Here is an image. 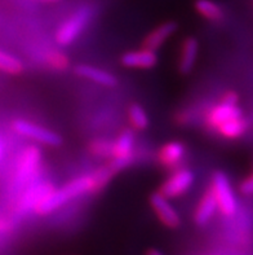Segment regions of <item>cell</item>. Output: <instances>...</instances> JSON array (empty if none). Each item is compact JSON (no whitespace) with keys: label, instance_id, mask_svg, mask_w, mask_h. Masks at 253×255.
<instances>
[{"label":"cell","instance_id":"6da1fadb","mask_svg":"<svg viewBox=\"0 0 253 255\" xmlns=\"http://www.w3.org/2000/svg\"><path fill=\"white\" fill-rule=\"evenodd\" d=\"M92 191V179L90 175L81 176L74 180H71L66 185H64L60 189H53L49 193H47L42 200L39 201L34 210L39 215H48L55 210L68 204L69 201L74 200L75 197H79L84 193H90Z\"/></svg>","mask_w":253,"mask_h":255},{"label":"cell","instance_id":"7a4b0ae2","mask_svg":"<svg viewBox=\"0 0 253 255\" xmlns=\"http://www.w3.org/2000/svg\"><path fill=\"white\" fill-rule=\"evenodd\" d=\"M243 112L238 107V95L235 92H228L222 96L221 101L207 112L205 125L211 129L217 131L218 127L229 121L242 118Z\"/></svg>","mask_w":253,"mask_h":255},{"label":"cell","instance_id":"3957f363","mask_svg":"<svg viewBox=\"0 0 253 255\" xmlns=\"http://www.w3.org/2000/svg\"><path fill=\"white\" fill-rule=\"evenodd\" d=\"M93 12L88 6H82L81 9L73 13L56 32V42L60 45H70L83 32L84 27L89 23Z\"/></svg>","mask_w":253,"mask_h":255},{"label":"cell","instance_id":"277c9868","mask_svg":"<svg viewBox=\"0 0 253 255\" xmlns=\"http://www.w3.org/2000/svg\"><path fill=\"white\" fill-rule=\"evenodd\" d=\"M211 189L217 201L218 210L226 217H231L237 213L238 202L228 175L224 171H216L212 176Z\"/></svg>","mask_w":253,"mask_h":255},{"label":"cell","instance_id":"5b68a950","mask_svg":"<svg viewBox=\"0 0 253 255\" xmlns=\"http://www.w3.org/2000/svg\"><path fill=\"white\" fill-rule=\"evenodd\" d=\"M13 128L19 135L26 136L29 139L44 144L48 146H60L62 144V137L57 132L49 128L39 126L25 120H17L13 123Z\"/></svg>","mask_w":253,"mask_h":255},{"label":"cell","instance_id":"8992f818","mask_svg":"<svg viewBox=\"0 0 253 255\" xmlns=\"http://www.w3.org/2000/svg\"><path fill=\"white\" fill-rule=\"evenodd\" d=\"M195 175L189 168H179L170 175L167 180L161 185V192L164 197L177 198L185 194L194 184Z\"/></svg>","mask_w":253,"mask_h":255},{"label":"cell","instance_id":"52a82bcc","mask_svg":"<svg viewBox=\"0 0 253 255\" xmlns=\"http://www.w3.org/2000/svg\"><path fill=\"white\" fill-rule=\"evenodd\" d=\"M149 201H150V205L154 213L157 214L158 219L161 220L167 228L176 230V228L181 226V218H179L178 213L170 205L169 200L167 197H164L161 192L158 191L151 193Z\"/></svg>","mask_w":253,"mask_h":255},{"label":"cell","instance_id":"ba28073f","mask_svg":"<svg viewBox=\"0 0 253 255\" xmlns=\"http://www.w3.org/2000/svg\"><path fill=\"white\" fill-rule=\"evenodd\" d=\"M40 158H42V154H40V150L38 148L29 146L26 149L18 162L16 179H14V187L22 188L34 176V174L38 170Z\"/></svg>","mask_w":253,"mask_h":255},{"label":"cell","instance_id":"9c48e42d","mask_svg":"<svg viewBox=\"0 0 253 255\" xmlns=\"http://www.w3.org/2000/svg\"><path fill=\"white\" fill-rule=\"evenodd\" d=\"M120 62L129 69H153L158 64V55L155 51L142 47L138 51L125 52L120 57Z\"/></svg>","mask_w":253,"mask_h":255},{"label":"cell","instance_id":"30bf717a","mask_svg":"<svg viewBox=\"0 0 253 255\" xmlns=\"http://www.w3.org/2000/svg\"><path fill=\"white\" fill-rule=\"evenodd\" d=\"M75 74L82 78H85V79H89V81L94 82L97 84L105 86V87H115L118 84V79H116L115 75L101 68L92 66V65H77L75 66Z\"/></svg>","mask_w":253,"mask_h":255},{"label":"cell","instance_id":"8fae6325","mask_svg":"<svg viewBox=\"0 0 253 255\" xmlns=\"http://www.w3.org/2000/svg\"><path fill=\"white\" fill-rule=\"evenodd\" d=\"M177 29H178V25L174 21H168V22L162 23L158 27H155L145 38L144 43H142V47L157 52L177 31Z\"/></svg>","mask_w":253,"mask_h":255},{"label":"cell","instance_id":"7c38bea8","mask_svg":"<svg viewBox=\"0 0 253 255\" xmlns=\"http://www.w3.org/2000/svg\"><path fill=\"white\" fill-rule=\"evenodd\" d=\"M186 153V148L181 141H169L158 153V161L163 167L176 168L181 163Z\"/></svg>","mask_w":253,"mask_h":255},{"label":"cell","instance_id":"4fadbf2b","mask_svg":"<svg viewBox=\"0 0 253 255\" xmlns=\"http://www.w3.org/2000/svg\"><path fill=\"white\" fill-rule=\"evenodd\" d=\"M218 209L217 201L215 198V194L212 192L211 187L207 188V191L204 192L203 197L199 201L198 206L194 213V222L198 226L203 227L207 223H209V220L213 218Z\"/></svg>","mask_w":253,"mask_h":255},{"label":"cell","instance_id":"5bb4252c","mask_svg":"<svg viewBox=\"0 0 253 255\" xmlns=\"http://www.w3.org/2000/svg\"><path fill=\"white\" fill-rule=\"evenodd\" d=\"M199 53V42L194 36L186 38L181 47V55H179L178 61V71L181 74L186 75L191 73V70L195 66L196 58Z\"/></svg>","mask_w":253,"mask_h":255},{"label":"cell","instance_id":"9a60e30c","mask_svg":"<svg viewBox=\"0 0 253 255\" xmlns=\"http://www.w3.org/2000/svg\"><path fill=\"white\" fill-rule=\"evenodd\" d=\"M135 132L132 129H124L114 141L112 158H124L135 161Z\"/></svg>","mask_w":253,"mask_h":255},{"label":"cell","instance_id":"2e32d148","mask_svg":"<svg viewBox=\"0 0 253 255\" xmlns=\"http://www.w3.org/2000/svg\"><path fill=\"white\" fill-rule=\"evenodd\" d=\"M194 6L200 16L209 19V21L217 22V21H221L225 16L224 9L213 0H195Z\"/></svg>","mask_w":253,"mask_h":255},{"label":"cell","instance_id":"e0dca14e","mask_svg":"<svg viewBox=\"0 0 253 255\" xmlns=\"http://www.w3.org/2000/svg\"><path fill=\"white\" fill-rule=\"evenodd\" d=\"M248 129V122L247 120L242 118H237V120L229 121V122L224 123L222 126L218 127L217 132L221 133L226 139H238L243 136L247 132Z\"/></svg>","mask_w":253,"mask_h":255},{"label":"cell","instance_id":"ac0fdd59","mask_svg":"<svg viewBox=\"0 0 253 255\" xmlns=\"http://www.w3.org/2000/svg\"><path fill=\"white\" fill-rule=\"evenodd\" d=\"M128 117L132 127L137 129V131H145L150 126V120H149L146 110L141 105H138V104H133V105L129 107Z\"/></svg>","mask_w":253,"mask_h":255},{"label":"cell","instance_id":"d6986e66","mask_svg":"<svg viewBox=\"0 0 253 255\" xmlns=\"http://www.w3.org/2000/svg\"><path fill=\"white\" fill-rule=\"evenodd\" d=\"M49 185H38V187L31 188L27 193H26L25 197L21 201V207H23V210H29V209H35L36 205L39 204V201L44 197L45 194L49 193L52 189H49Z\"/></svg>","mask_w":253,"mask_h":255},{"label":"cell","instance_id":"ffe728a7","mask_svg":"<svg viewBox=\"0 0 253 255\" xmlns=\"http://www.w3.org/2000/svg\"><path fill=\"white\" fill-rule=\"evenodd\" d=\"M114 175L115 174L111 171V168L109 166L97 168L96 171L90 175V179H92V191H90V193H98L99 191H102L103 188L109 184V181L111 180Z\"/></svg>","mask_w":253,"mask_h":255},{"label":"cell","instance_id":"44dd1931","mask_svg":"<svg viewBox=\"0 0 253 255\" xmlns=\"http://www.w3.org/2000/svg\"><path fill=\"white\" fill-rule=\"evenodd\" d=\"M0 70L13 75L21 74L23 71V64L14 56L0 51Z\"/></svg>","mask_w":253,"mask_h":255},{"label":"cell","instance_id":"7402d4cb","mask_svg":"<svg viewBox=\"0 0 253 255\" xmlns=\"http://www.w3.org/2000/svg\"><path fill=\"white\" fill-rule=\"evenodd\" d=\"M112 149H114V141L105 137H98L89 142V150L92 154L97 155V157H111Z\"/></svg>","mask_w":253,"mask_h":255},{"label":"cell","instance_id":"603a6c76","mask_svg":"<svg viewBox=\"0 0 253 255\" xmlns=\"http://www.w3.org/2000/svg\"><path fill=\"white\" fill-rule=\"evenodd\" d=\"M47 64L51 68L56 69V70H65L69 66V58L68 56L61 53V52H51L47 55Z\"/></svg>","mask_w":253,"mask_h":255},{"label":"cell","instance_id":"cb8c5ba5","mask_svg":"<svg viewBox=\"0 0 253 255\" xmlns=\"http://www.w3.org/2000/svg\"><path fill=\"white\" fill-rule=\"evenodd\" d=\"M239 189H241V193L244 194V196H253V174L242 181Z\"/></svg>","mask_w":253,"mask_h":255},{"label":"cell","instance_id":"d4e9b609","mask_svg":"<svg viewBox=\"0 0 253 255\" xmlns=\"http://www.w3.org/2000/svg\"><path fill=\"white\" fill-rule=\"evenodd\" d=\"M145 255H164V254L162 252H159L158 249H149Z\"/></svg>","mask_w":253,"mask_h":255},{"label":"cell","instance_id":"484cf974","mask_svg":"<svg viewBox=\"0 0 253 255\" xmlns=\"http://www.w3.org/2000/svg\"><path fill=\"white\" fill-rule=\"evenodd\" d=\"M1 155H3V146L0 144V158H1Z\"/></svg>","mask_w":253,"mask_h":255},{"label":"cell","instance_id":"4316f807","mask_svg":"<svg viewBox=\"0 0 253 255\" xmlns=\"http://www.w3.org/2000/svg\"><path fill=\"white\" fill-rule=\"evenodd\" d=\"M44 1H51L52 3V1H58V0H44Z\"/></svg>","mask_w":253,"mask_h":255},{"label":"cell","instance_id":"83f0119b","mask_svg":"<svg viewBox=\"0 0 253 255\" xmlns=\"http://www.w3.org/2000/svg\"><path fill=\"white\" fill-rule=\"evenodd\" d=\"M252 1H253V0H252Z\"/></svg>","mask_w":253,"mask_h":255}]
</instances>
